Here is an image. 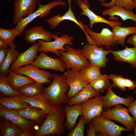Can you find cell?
I'll use <instances>...</instances> for the list:
<instances>
[{
    "label": "cell",
    "mask_w": 136,
    "mask_h": 136,
    "mask_svg": "<svg viewBox=\"0 0 136 136\" xmlns=\"http://www.w3.org/2000/svg\"><path fill=\"white\" fill-rule=\"evenodd\" d=\"M65 116L62 105L56 107L55 110L49 113L38 129L36 130L34 136H60L64 133Z\"/></svg>",
    "instance_id": "6da1fadb"
},
{
    "label": "cell",
    "mask_w": 136,
    "mask_h": 136,
    "mask_svg": "<svg viewBox=\"0 0 136 136\" xmlns=\"http://www.w3.org/2000/svg\"><path fill=\"white\" fill-rule=\"evenodd\" d=\"M53 79L51 84L44 88L43 92L55 107L67 103L68 98L66 95L69 87L63 74H53Z\"/></svg>",
    "instance_id": "7a4b0ae2"
},
{
    "label": "cell",
    "mask_w": 136,
    "mask_h": 136,
    "mask_svg": "<svg viewBox=\"0 0 136 136\" xmlns=\"http://www.w3.org/2000/svg\"><path fill=\"white\" fill-rule=\"evenodd\" d=\"M64 47L66 51L59 50L61 54L59 57L67 70L80 71L91 64L82 53L81 49L74 48L67 44L65 45Z\"/></svg>",
    "instance_id": "3957f363"
},
{
    "label": "cell",
    "mask_w": 136,
    "mask_h": 136,
    "mask_svg": "<svg viewBox=\"0 0 136 136\" xmlns=\"http://www.w3.org/2000/svg\"><path fill=\"white\" fill-rule=\"evenodd\" d=\"M39 8L35 12L27 17L20 20L15 28L18 31L19 36L21 35L27 26L38 17L40 18L46 17L51 13L52 9L57 6H65V2L62 0L52 1L46 4H41L38 0Z\"/></svg>",
    "instance_id": "277c9868"
},
{
    "label": "cell",
    "mask_w": 136,
    "mask_h": 136,
    "mask_svg": "<svg viewBox=\"0 0 136 136\" xmlns=\"http://www.w3.org/2000/svg\"><path fill=\"white\" fill-rule=\"evenodd\" d=\"M52 37L54 39V41L46 42L41 40H38L40 44L39 51H43L45 53L51 52L60 57L61 54L59 50L66 51V49L64 47L65 45L67 44L72 47L73 44L74 37L70 36L68 34L59 37L57 34L52 33Z\"/></svg>",
    "instance_id": "5b68a950"
},
{
    "label": "cell",
    "mask_w": 136,
    "mask_h": 136,
    "mask_svg": "<svg viewBox=\"0 0 136 136\" xmlns=\"http://www.w3.org/2000/svg\"><path fill=\"white\" fill-rule=\"evenodd\" d=\"M104 48L88 43L84 45L81 50L82 54L91 64L100 68H104L106 66L109 59L106 56L111 53L112 50H105Z\"/></svg>",
    "instance_id": "8992f818"
},
{
    "label": "cell",
    "mask_w": 136,
    "mask_h": 136,
    "mask_svg": "<svg viewBox=\"0 0 136 136\" xmlns=\"http://www.w3.org/2000/svg\"><path fill=\"white\" fill-rule=\"evenodd\" d=\"M101 115L122 124L129 131H132L136 126L133 117L129 114L128 109L123 107L121 104L116 105L112 109L108 108Z\"/></svg>",
    "instance_id": "52a82bcc"
},
{
    "label": "cell",
    "mask_w": 136,
    "mask_h": 136,
    "mask_svg": "<svg viewBox=\"0 0 136 136\" xmlns=\"http://www.w3.org/2000/svg\"><path fill=\"white\" fill-rule=\"evenodd\" d=\"M92 121L96 132L100 133L102 136H119L122 135V131H129L126 128L118 125L101 115L95 117Z\"/></svg>",
    "instance_id": "ba28073f"
},
{
    "label": "cell",
    "mask_w": 136,
    "mask_h": 136,
    "mask_svg": "<svg viewBox=\"0 0 136 136\" xmlns=\"http://www.w3.org/2000/svg\"><path fill=\"white\" fill-rule=\"evenodd\" d=\"M81 24L84 27L86 33L93 41L94 45L99 47L103 46L110 48L116 45L117 42L114 38L112 31L107 28H103L101 32L96 33L92 31L88 27V25L84 24L79 19Z\"/></svg>",
    "instance_id": "9c48e42d"
},
{
    "label": "cell",
    "mask_w": 136,
    "mask_h": 136,
    "mask_svg": "<svg viewBox=\"0 0 136 136\" xmlns=\"http://www.w3.org/2000/svg\"><path fill=\"white\" fill-rule=\"evenodd\" d=\"M0 116L8 119L24 131L34 130L36 125L32 121L22 117L16 110L6 108L0 105Z\"/></svg>",
    "instance_id": "30bf717a"
},
{
    "label": "cell",
    "mask_w": 136,
    "mask_h": 136,
    "mask_svg": "<svg viewBox=\"0 0 136 136\" xmlns=\"http://www.w3.org/2000/svg\"><path fill=\"white\" fill-rule=\"evenodd\" d=\"M81 104L85 125L91 121L95 117L101 115L104 111V104L100 95L90 98Z\"/></svg>",
    "instance_id": "8fae6325"
},
{
    "label": "cell",
    "mask_w": 136,
    "mask_h": 136,
    "mask_svg": "<svg viewBox=\"0 0 136 136\" xmlns=\"http://www.w3.org/2000/svg\"><path fill=\"white\" fill-rule=\"evenodd\" d=\"M63 75L69 87L66 95L68 99L74 97L89 84L82 76L80 71L67 69Z\"/></svg>",
    "instance_id": "7c38bea8"
},
{
    "label": "cell",
    "mask_w": 136,
    "mask_h": 136,
    "mask_svg": "<svg viewBox=\"0 0 136 136\" xmlns=\"http://www.w3.org/2000/svg\"><path fill=\"white\" fill-rule=\"evenodd\" d=\"M13 71L29 77L43 84L51 83L50 79L53 78V74L50 72L37 68L31 64L20 67Z\"/></svg>",
    "instance_id": "4fadbf2b"
},
{
    "label": "cell",
    "mask_w": 136,
    "mask_h": 136,
    "mask_svg": "<svg viewBox=\"0 0 136 136\" xmlns=\"http://www.w3.org/2000/svg\"><path fill=\"white\" fill-rule=\"evenodd\" d=\"M38 3V0H15L13 4V24H16L20 20L36 11Z\"/></svg>",
    "instance_id": "5bb4252c"
},
{
    "label": "cell",
    "mask_w": 136,
    "mask_h": 136,
    "mask_svg": "<svg viewBox=\"0 0 136 136\" xmlns=\"http://www.w3.org/2000/svg\"><path fill=\"white\" fill-rule=\"evenodd\" d=\"M39 69H49L64 72L65 68L59 57L53 58L41 51L36 59L31 64Z\"/></svg>",
    "instance_id": "9a60e30c"
},
{
    "label": "cell",
    "mask_w": 136,
    "mask_h": 136,
    "mask_svg": "<svg viewBox=\"0 0 136 136\" xmlns=\"http://www.w3.org/2000/svg\"><path fill=\"white\" fill-rule=\"evenodd\" d=\"M76 2L82 10L80 15H84L88 18L90 21V28L91 30L93 24L96 23H105L112 27L115 25L121 26L122 25V23L119 21L108 20L96 14L89 9L90 4L88 0H76Z\"/></svg>",
    "instance_id": "2e32d148"
},
{
    "label": "cell",
    "mask_w": 136,
    "mask_h": 136,
    "mask_svg": "<svg viewBox=\"0 0 136 136\" xmlns=\"http://www.w3.org/2000/svg\"><path fill=\"white\" fill-rule=\"evenodd\" d=\"M40 44L38 41L25 51L20 53L16 60L11 65L10 70L31 64L37 58Z\"/></svg>",
    "instance_id": "e0dca14e"
},
{
    "label": "cell",
    "mask_w": 136,
    "mask_h": 136,
    "mask_svg": "<svg viewBox=\"0 0 136 136\" xmlns=\"http://www.w3.org/2000/svg\"><path fill=\"white\" fill-rule=\"evenodd\" d=\"M72 0H67L69 4L68 10L63 15L61 16L59 14L54 15L47 19L46 21L49 25L51 29H54L60 23L64 20H67L72 21L78 25L82 29L85 33L87 38V42L90 41L91 39L86 32L84 27L80 23L78 20L76 19L74 13L72 10L71 3Z\"/></svg>",
    "instance_id": "ac0fdd59"
},
{
    "label": "cell",
    "mask_w": 136,
    "mask_h": 136,
    "mask_svg": "<svg viewBox=\"0 0 136 136\" xmlns=\"http://www.w3.org/2000/svg\"><path fill=\"white\" fill-rule=\"evenodd\" d=\"M24 32L25 40L30 44L36 43L39 40L48 42L51 41L53 39L52 33L46 30L42 26L31 27L25 30Z\"/></svg>",
    "instance_id": "d6986e66"
},
{
    "label": "cell",
    "mask_w": 136,
    "mask_h": 136,
    "mask_svg": "<svg viewBox=\"0 0 136 136\" xmlns=\"http://www.w3.org/2000/svg\"><path fill=\"white\" fill-rule=\"evenodd\" d=\"M16 97L26 102L31 107L41 109L47 114L54 111L56 108L53 106L43 92L31 97L20 95Z\"/></svg>",
    "instance_id": "ffe728a7"
},
{
    "label": "cell",
    "mask_w": 136,
    "mask_h": 136,
    "mask_svg": "<svg viewBox=\"0 0 136 136\" xmlns=\"http://www.w3.org/2000/svg\"><path fill=\"white\" fill-rule=\"evenodd\" d=\"M112 87L111 84L108 89L106 94L104 96L100 95L104 104V107L108 109L114 106L121 104L129 107L130 104L134 101V98L133 96H129L126 98L119 96L115 94L112 90Z\"/></svg>",
    "instance_id": "44dd1931"
},
{
    "label": "cell",
    "mask_w": 136,
    "mask_h": 136,
    "mask_svg": "<svg viewBox=\"0 0 136 136\" xmlns=\"http://www.w3.org/2000/svg\"><path fill=\"white\" fill-rule=\"evenodd\" d=\"M101 14L103 16H109V19L112 21H118V18L115 17V16L120 17L121 20L123 22L127 20H131L135 22L136 25V14L134 13L132 11L125 9L123 7L114 5L109 9L103 11Z\"/></svg>",
    "instance_id": "7402d4cb"
},
{
    "label": "cell",
    "mask_w": 136,
    "mask_h": 136,
    "mask_svg": "<svg viewBox=\"0 0 136 136\" xmlns=\"http://www.w3.org/2000/svg\"><path fill=\"white\" fill-rule=\"evenodd\" d=\"M100 92L95 90L89 84H87L73 97L68 99L67 103L71 106L81 104L90 98L100 95Z\"/></svg>",
    "instance_id": "603a6c76"
},
{
    "label": "cell",
    "mask_w": 136,
    "mask_h": 136,
    "mask_svg": "<svg viewBox=\"0 0 136 136\" xmlns=\"http://www.w3.org/2000/svg\"><path fill=\"white\" fill-rule=\"evenodd\" d=\"M64 108L65 116V127L71 130L75 126L79 116L82 115V106L81 104H76L71 106L66 105Z\"/></svg>",
    "instance_id": "cb8c5ba5"
},
{
    "label": "cell",
    "mask_w": 136,
    "mask_h": 136,
    "mask_svg": "<svg viewBox=\"0 0 136 136\" xmlns=\"http://www.w3.org/2000/svg\"><path fill=\"white\" fill-rule=\"evenodd\" d=\"M17 111L23 117L37 125L43 123L48 115L41 109L32 107Z\"/></svg>",
    "instance_id": "d4e9b609"
},
{
    "label": "cell",
    "mask_w": 136,
    "mask_h": 136,
    "mask_svg": "<svg viewBox=\"0 0 136 136\" xmlns=\"http://www.w3.org/2000/svg\"><path fill=\"white\" fill-rule=\"evenodd\" d=\"M114 60L116 61H123L130 63L132 67L136 68V47L125 48L117 51L112 50Z\"/></svg>",
    "instance_id": "484cf974"
},
{
    "label": "cell",
    "mask_w": 136,
    "mask_h": 136,
    "mask_svg": "<svg viewBox=\"0 0 136 136\" xmlns=\"http://www.w3.org/2000/svg\"><path fill=\"white\" fill-rule=\"evenodd\" d=\"M7 77L11 86L14 89L17 91L20 88L24 85L36 82L34 79L29 77L16 73L10 70Z\"/></svg>",
    "instance_id": "4316f807"
},
{
    "label": "cell",
    "mask_w": 136,
    "mask_h": 136,
    "mask_svg": "<svg viewBox=\"0 0 136 136\" xmlns=\"http://www.w3.org/2000/svg\"><path fill=\"white\" fill-rule=\"evenodd\" d=\"M114 39L118 45H124L126 37L129 35L136 33V25L127 27L115 25L112 27Z\"/></svg>",
    "instance_id": "83f0119b"
},
{
    "label": "cell",
    "mask_w": 136,
    "mask_h": 136,
    "mask_svg": "<svg viewBox=\"0 0 136 136\" xmlns=\"http://www.w3.org/2000/svg\"><path fill=\"white\" fill-rule=\"evenodd\" d=\"M16 44H14L8 48L7 55L2 64L0 65V74L6 76L8 74L11 65L16 60L20 53L16 49Z\"/></svg>",
    "instance_id": "f1b7e54d"
},
{
    "label": "cell",
    "mask_w": 136,
    "mask_h": 136,
    "mask_svg": "<svg viewBox=\"0 0 136 136\" xmlns=\"http://www.w3.org/2000/svg\"><path fill=\"white\" fill-rule=\"evenodd\" d=\"M0 136H19L24 131L6 119L1 117Z\"/></svg>",
    "instance_id": "f546056e"
},
{
    "label": "cell",
    "mask_w": 136,
    "mask_h": 136,
    "mask_svg": "<svg viewBox=\"0 0 136 136\" xmlns=\"http://www.w3.org/2000/svg\"><path fill=\"white\" fill-rule=\"evenodd\" d=\"M0 104L6 108L16 110L31 107L26 102L16 97L0 96Z\"/></svg>",
    "instance_id": "4dcf8cb0"
},
{
    "label": "cell",
    "mask_w": 136,
    "mask_h": 136,
    "mask_svg": "<svg viewBox=\"0 0 136 136\" xmlns=\"http://www.w3.org/2000/svg\"><path fill=\"white\" fill-rule=\"evenodd\" d=\"M43 84L36 82L24 85L20 88L18 91L21 95L31 97L39 95L43 92Z\"/></svg>",
    "instance_id": "1f68e13d"
},
{
    "label": "cell",
    "mask_w": 136,
    "mask_h": 136,
    "mask_svg": "<svg viewBox=\"0 0 136 136\" xmlns=\"http://www.w3.org/2000/svg\"><path fill=\"white\" fill-rule=\"evenodd\" d=\"M0 93L4 96L13 97L21 95L17 90L14 89L9 83L7 76L0 74Z\"/></svg>",
    "instance_id": "d6a6232c"
},
{
    "label": "cell",
    "mask_w": 136,
    "mask_h": 136,
    "mask_svg": "<svg viewBox=\"0 0 136 136\" xmlns=\"http://www.w3.org/2000/svg\"><path fill=\"white\" fill-rule=\"evenodd\" d=\"M80 72L82 77L89 84L103 75L100 72V68L91 64L82 69Z\"/></svg>",
    "instance_id": "836d02e7"
},
{
    "label": "cell",
    "mask_w": 136,
    "mask_h": 136,
    "mask_svg": "<svg viewBox=\"0 0 136 136\" xmlns=\"http://www.w3.org/2000/svg\"><path fill=\"white\" fill-rule=\"evenodd\" d=\"M18 36L19 32L15 27L10 29L0 28V39L4 42L10 47L13 44L15 38Z\"/></svg>",
    "instance_id": "e575fe53"
},
{
    "label": "cell",
    "mask_w": 136,
    "mask_h": 136,
    "mask_svg": "<svg viewBox=\"0 0 136 136\" xmlns=\"http://www.w3.org/2000/svg\"><path fill=\"white\" fill-rule=\"evenodd\" d=\"M109 75H103L100 77L89 83L95 90L99 92H103L108 89L111 84L109 80Z\"/></svg>",
    "instance_id": "d590c367"
},
{
    "label": "cell",
    "mask_w": 136,
    "mask_h": 136,
    "mask_svg": "<svg viewBox=\"0 0 136 136\" xmlns=\"http://www.w3.org/2000/svg\"><path fill=\"white\" fill-rule=\"evenodd\" d=\"M85 121L83 115L79 120L76 126L67 134V136H84Z\"/></svg>",
    "instance_id": "8d00e7d4"
},
{
    "label": "cell",
    "mask_w": 136,
    "mask_h": 136,
    "mask_svg": "<svg viewBox=\"0 0 136 136\" xmlns=\"http://www.w3.org/2000/svg\"><path fill=\"white\" fill-rule=\"evenodd\" d=\"M109 79L113 82V87L119 88L122 91H125L126 87L124 78L123 76L111 74L109 76Z\"/></svg>",
    "instance_id": "74e56055"
},
{
    "label": "cell",
    "mask_w": 136,
    "mask_h": 136,
    "mask_svg": "<svg viewBox=\"0 0 136 136\" xmlns=\"http://www.w3.org/2000/svg\"><path fill=\"white\" fill-rule=\"evenodd\" d=\"M115 5L129 11H132L135 8L133 0H116Z\"/></svg>",
    "instance_id": "f35d334b"
},
{
    "label": "cell",
    "mask_w": 136,
    "mask_h": 136,
    "mask_svg": "<svg viewBox=\"0 0 136 136\" xmlns=\"http://www.w3.org/2000/svg\"><path fill=\"white\" fill-rule=\"evenodd\" d=\"M128 109L129 113L132 115L136 123V98L135 100L130 104Z\"/></svg>",
    "instance_id": "ab89813d"
},
{
    "label": "cell",
    "mask_w": 136,
    "mask_h": 136,
    "mask_svg": "<svg viewBox=\"0 0 136 136\" xmlns=\"http://www.w3.org/2000/svg\"><path fill=\"white\" fill-rule=\"evenodd\" d=\"M89 127L87 129V136H95L96 135V131L95 127L92 121L89 123Z\"/></svg>",
    "instance_id": "60d3db41"
},
{
    "label": "cell",
    "mask_w": 136,
    "mask_h": 136,
    "mask_svg": "<svg viewBox=\"0 0 136 136\" xmlns=\"http://www.w3.org/2000/svg\"><path fill=\"white\" fill-rule=\"evenodd\" d=\"M8 48H0V65L3 63L8 52Z\"/></svg>",
    "instance_id": "b9f144b4"
},
{
    "label": "cell",
    "mask_w": 136,
    "mask_h": 136,
    "mask_svg": "<svg viewBox=\"0 0 136 136\" xmlns=\"http://www.w3.org/2000/svg\"><path fill=\"white\" fill-rule=\"evenodd\" d=\"M126 87L129 90L133 89L136 87V82L127 78H124Z\"/></svg>",
    "instance_id": "7bdbcfd3"
},
{
    "label": "cell",
    "mask_w": 136,
    "mask_h": 136,
    "mask_svg": "<svg viewBox=\"0 0 136 136\" xmlns=\"http://www.w3.org/2000/svg\"><path fill=\"white\" fill-rule=\"evenodd\" d=\"M103 6L107 8H110L115 5L116 0H98Z\"/></svg>",
    "instance_id": "ee69618b"
},
{
    "label": "cell",
    "mask_w": 136,
    "mask_h": 136,
    "mask_svg": "<svg viewBox=\"0 0 136 136\" xmlns=\"http://www.w3.org/2000/svg\"><path fill=\"white\" fill-rule=\"evenodd\" d=\"M127 43L133 45L134 47H136V33L133 34L127 40Z\"/></svg>",
    "instance_id": "f6af8a7d"
},
{
    "label": "cell",
    "mask_w": 136,
    "mask_h": 136,
    "mask_svg": "<svg viewBox=\"0 0 136 136\" xmlns=\"http://www.w3.org/2000/svg\"><path fill=\"white\" fill-rule=\"evenodd\" d=\"M35 130L23 131L19 136H34Z\"/></svg>",
    "instance_id": "bcb514c9"
},
{
    "label": "cell",
    "mask_w": 136,
    "mask_h": 136,
    "mask_svg": "<svg viewBox=\"0 0 136 136\" xmlns=\"http://www.w3.org/2000/svg\"><path fill=\"white\" fill-rule=\"evenodd\" d=\"M8 46L4 42L0 39V48H8Z\"/></svg>",
    "instance_id": "7dc6e473"
},
{
    "label": "cell",
    "mask_w": 136,
    "mask_h": 136,
    "mask_svg": "<svg viewBox=\"0 0 136 136\" xmlns=\"http://www.w3.org/2000/svg\"><path fill=\"white\" fill-rule=\"evenodd\" d=\"M133 129L134 132V136H136V126L133 127Z\"/></svg>",
    "instance_id": "c3c4849f"
},
{
    "label": "cell",
    "mask_w": 136,
    "mask_h": 136,
    "mask_svg": "<svg viewBox=\"0 0 136 136\" xmlns=\"http://www.w3.org/2000/svg\"><path fill=\"white\" fill-rule=\"evenodd\" d=\"M133 3L136 8V0H133Z\"/></svg>",
    "instance_id": "681fc988"
},
{
    "label": "cell",
    "mask_w": 136,
    "mask_h": 136,
    "mask_svg": "<svg viewBox=\"0 0 136 136\" xmlns=\"http://www.w3.org/2000/svg\"><path fill=\"white\" fill-rule=\"evenodd\" d=\"M134 93L136 94V90L134 91Z\"/></svg>",
    "instance_id": "f907efd6"
}]
</instances>
